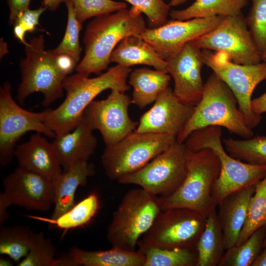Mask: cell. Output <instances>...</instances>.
Wrapping results in <instances>:
<instances>
[{
  "label": "cell",
  "instance_id": "cell-2",
  "mask_svg": "<svg viewBox=\"0 0 266 266\" xmlns=\"http://www.w3.org/2000/svg\"><path fill=\"white\" fill-rule=\"evenodd\" d=\"M141 14L132 6L94 18L84 33V55L76 67L77 72L89 76L106 69L118 44L128 36L141 34L147 29Z\"/></svg>",
  "mask_w": 266,
  "mask_h": 266
},
{
  "label": "cell",
  "instance_id": "cell-13",
  "mask_svg": "<svg viewBox=\"0 0 266 266\" xmlns=\"http://www.w3.org/2000/svg\"><path fill=\"white\" fill-rule=\"evenodd\" d=\"M193 41L200 49L224 53L236 64L253 65L262 61L242 13L223 16L213 30Z\"/></svg>",
  "mask_w": 266,
  "mask_h": 266
},
{
  "label": "cell",
  "instance_id": "cell-1",
  "mask_svg": "<svg viewBox=\"0 0 266 266\" xmlns=\"http://www.w3.org/2000/svg\"><path fill=\"white\" fill-rule=\"evenodd\" d=\"M132 70L131 67L117 64L93 78L78 72L66 76L63 81L66 98L56 108L46 110L45 124L56 136L70 131L82 120L86 107L102 92L128 91L130 86L127 80Z\"/></svg>",
  "mask_w": 266,
  "mask_h": 266
},
{
  "label": "cell",
  "instance_id": "cell-42",
  "mask_svg": "<svg viewBox=\"0 0 266 266\" xmlns=\"http://www.w3.org/2000/svg\"><path fill=\"white\" fill-rule=\"evenodd\" d=\"M251 108L253 111L258 115L266 112V92L252 100Z\"/></svg>",
  "mask_w": 266,
  "mask_h": 266
},
{
  "label": "cell",
  "instance_id": "cell-39",
  "mask_svg": "<svg viewBox=\"0 0 266 266\" xmlns=\"http://www.w3.org/2000/svg\"><path fill=\"white\" fill-rule=\"evenodd\" d=\"M46 10L43 5L35 9L28 8L17 16L13 25H20L26 33L33 32L39 24V17Z\"/></svg>",
  "mask_w": 266,
  "mask_h": 266
},
{
  "label": "cell",
  "instance_id": "cell-18",
  "mask_svg": "<svg viewBox=\"0 0 266 266\" xmlns=\"http://www.w3.org/2000/svg\"><path fill=\"white\" fill-rule=\"evenodd\" d=\"M194 108L179 100L168 86L140 117L135 131L168 134L176 138Z\"/></svg>",
  "mask_w": 266,
  "mask_h": 266
},
{
  "label": "cell",
  "instance_id": "cell-12",
  "mask_svg": "<svg viewBox=\"0 0 266 266\" xmlns=\"http://www.w3.org/2000/svg\"><path fill=\"white\" fill-rule=\"evenodd\" d=\"M46 110L33 112L20 107L11 94V85L5 82L0 89V163L8 165L14 156L17 141L29 132L55 138L45 123Z\"/></svg>",
  "mask_w": 266,
  "mask_h": 266
},
{
  "label": "cell",
  "instance_id": "cell-26",
  "mask_svg": "<svg viewBox=\"0 0 266 266\" xmlns=\"http://www.w3.org/2000/svg\"><path fill=\"white\" fill-rule=\"evenodd\" d=\"M196 249L197 266H218L226 250L224 235L216 209L207 216L205 226Z\"/></svg>",
  "mask_w": 266,
  "mask_h": 266
},
{
  "label": "cell",
  "instance_id": "cell-31",
  "mask_svg": "<svg viewBox=\"0 0 266 266\" xmlns=\"http://www.w3.org/2000/svg\"><path fill=\"white\" fill-rule=\"evenodd\" d=\"M266 231L263 226L241 244L226 250L218 266H251L263 248Z\"/></svg>",
  "mask_w": 266,
  "mask_h": 266
},
{
  "label": "cell",
  "instance_id": "cell-24",
  "mask_svg": "<svg viewBox=\"0 0 266 266\" xmlns=\"http://www.w3.org/2000/svg\"><path fill=\"white\" fill-rule=\"evenodd\" d=\"M129 84L133 88L132 103L140 109L155 102L169 86L171 76L167 71L143 67L132 70Z\"/></svg>",
  "mask_w": 266,
  "mask_h": 266
},
{
  "label": "cell",
  "instance_id": "cell-17",
  "mask_svg": "<svg viewBox=\"0 0 266 266\" xmlns=\"http://www.w3.org/2000/svg\"><path fill=\"white\" fill-rule=\"evenodd\" d=\"M165 61L167 72L174 80V95L186 104L197 105L204 87L201 73L204 65L201 49L192 40Z\"/></svg>",
  "mask_w": 266,
  "mask_h": 266
},
{
  "label": "cell",
  "instance_id": "cell-34",
  "mask_svg": "<svg viewBox=\"0 0 266 266\" xmlns=\"http://www.w3.org/2000/svg\"><path fill=\"white\" fill-rule=\"evenodd\" d=\"M65 3L67 11L66 27L62 40L53 51L56 55L67 54L78 63L82 50L79 43V33L82 24L76 17L71 0H66Z\"/></svg>",
  "mask_w": 266,
  "mask_h": 266
},
{
  "label": "cell",
  "instance_id": "cell-40",
  "mask_svg": "<svg viewBox=\"0 0 266 266\" xmlns=\"http://www.w3.org/2000/svg\"><path fill=\"white\" fill-rule=\"evenodd\" d=\"M55 64L60 72L64 76L72 72L77 62L67 54H55Z\"/></svg>",
  "mask_w": 266,
  "mask_h": 266
},
{
  "label": "cell",
  "instance_id": "cell-25",
  "mask_svg": "<svg viewBox=\"0 0 266 266\" xmlns=\"http://www.w3.org/2000/svg\"><path fill=\"white\" fill-rule=\"evenodd\" d=\"M68 255L75 266H144L145 257L134 251L112 247L104 251H87L72 247Z\"/></svg>",
  "mask_w": 266,
  "mask_h": 266
},
{
  "label": "cell",
  "instance_id": "cell-14",
  "mask_svg": "<svg viewBox=\"0 0 266 266\" xmlns=\"http://www.w3.org/2000/svg\"><path fill=\"white\" fill-rule=\"evenodd\" d=\"M131 98L117 90L107 97L94 100L85 109L83 117L93 130H98L105 146L113 145L135 131L138 122L132 120L128 112Z\"/></svg>",
  "mask_w": 266,
  "mask_h": 266
},
{
  "label": "cell",
  "instance_id": "cell-9",
  "mask_svg": "<svg viewBox=\"0 0 266 266\" xmlns=\"http://www.w3.org/2000/svg\"><path fill=\"white\" fill-rule=\"evenodd\" d=\"M204 65L211 68L230 88L236 98L238 107L249 128L253 129L262 120L251 108L252 95L255 88L266 79V62L241 65L232 61L222 52L212 53L202 50Z\"/></svg>",
  "mask_w": 266,
  "mask_h": 266
},
{
  "label": "cell",
  "instance_id": "cell-7",
  "mask_svg": "<svg viewBox=\"0 0 266 266\" xmlns=\"http://www.w3.org/2000/svg\"><path fill=\"white\" fill-rule=\"evenodd\" d=\"M24 46L25 56L20 63L21 80L16 99L22 104L31 94L40 92L43 95L42 104L47 107L64 96L66 77L56 66L53 49H45L42 35L33 37Z\"/></svg>",
  "mask_w": 266,
  "mask_h": 266
},
{
  "label": "cell",
  "instance_id": "cell-32",
  "mask_svg": "<svg viewBox=\"0 0 266 266\" xmlns=\"http://www.w3.org/2000/svg\"><path fill=\"white\" fill-rule=\"evenodd\" d=\"M223 143L232 157L251 164L266 165V135L244 139L227 138Z\"/></svg>",
  "mask_w": 266,
  "mask_h": 266
},
{
  "label": "cell",
  "instance_id": "cell-28",
  "mask_svg": "<svg viewBox=\"0 0 266 266\" xmlns=\"http://www.w3.org/2000/svg\"><path fill=\"white\" fill-rule=\"evenodd\" d=\"M137 247L145 257L144 266H197L196 248H162L145 243L140 239Z\"/></svg>",
  "mask_w": 266,
  "mask_h": 266
},
{
  "label": "cell",
  "instance_id": "cell-43",
  "mask_svg": "<svg viewBox=\"0 0 266 266\" xmlns=\"http://www.w3.org/2000/svg\"><path fill=\"white\" fill-rule=\"evenodd\" d=\"M10 206L2 193H0V224L1 225L8 218L7 208Z\"/></svg>",
  "mask_w": 266,
  "mask_h": 266
},
{
  "label": "cell",
  "instance_id": "cell-37",
  "mask_svg": "<svg viewBox=\"0 0 266 266\" xmlns=\"http://www.w3.org/2000/svg\"><path fill=\"white\" fill-rule=\"evenodd\" d=\"M246 22L253 40L261 55L266 52V0H252Z\"/></svg>",
  "mask_w": 266,
  "mask_h": 266
},
{
  "label": "cell",
  "instance_id": "cell-8",
  "mask_svg": "<svg viewBox=\"0 0 266 266\" xmlns=\"http://www.w3.org/2000/svg\"><path fill=\"white\" fill-rule=\"evenodd\" d=\"M176 140L168 134L135 131L117 143L105 147L101 157L105 173L118 181L144 166Z\"/></svg>",
  "mask_w": 266,
  "mask_h": 266
},
{
  "label": "cell",
  "instance_id": "cell-20",
  "mask_svg": "<svg viewBox=\"0 0 266 266\" xmlns=\"http://www.w3.org/2000/svg\"><path fill=\"white\" fill-rule=\"evenodd\" d=\"M43 135L35 133L27 141L17 145L14 156L19 166L53 179L63 170L52 142Z\"/></svg>",
  "mask_w": 266,
  "mask_h": 266
},
{
  "label": "cell",
  "instance_id": "cell-29",
  "mask_svg": "<svg viewBox=\"0 0 266 266\" xmlns=\"http://www.w3.org/2000/svg\"><path fill=\"white\" fill-rule=\"evenodd\" d=\"M99 207L98 195L92 193L56 219L32 217L53 224L61 229L70 230L89 223L96 215Z\"/></svg>",
  "mask_w": 266,
  "mask_h": 266
},
{
  "label": "cell",
  "instance_id": "cell-35",
  "mask_svg": "<svg viewBox=\"0 0 266 266\" xmlns=\"http://www.w3.org/2000/svg\"><path fill=\"white\" fill-rule=\"evenodd\" d=\"M56 249L51 240L41 232L35 233L28 255L20 261L18 266H56Z\"/></svg>",
  "mask_w": 266,
  "mask_h": 266
},
{
  "label": "cell",
  "instance_id": "cell-48",
  "mask_svg": "<svg viewBox=\"0 0 266 266\" xmlns=\"http://www.w3.org/2000/svg\"><path fill=\"white\" fill-rule=\"evenodd\" d=\"M261 57H262V61H264V62H266V52H265L264 53H263L261 55Z\"/></svg>",
  "mask_w": 266,
  "mask_h": 266
},
{
  "label": "cell",
  "instance_id": "cell-45",
  "mask_svg": "<svg viewBox=\"0 0 266 266\" xmlns=\"http://www.w3.org/2000/svg\"><path fill=\"white\" fill-rule=\"evenodd\" d=\"M251 266H266V247L253 263Z\"/></svg>",
  "mask_w": 266,
  "mask_h": 266
},
{
  "label": "cell",
  "instance_id": "cell-50",
  "mask_svg": "<svg viewBox=\"0 0 266 266\" xmlns=\"http://www.w3.org/2000/svg\"></svg>",
  "mask_w": 266,
  "mask_h": 266
},
{
  "label": "cell",
  "instance_id": "cell-38",
  "mask_svg": "<svg viewBox=\"0 0 266 266\" xmlns=\"http://www.w3.org/2000/svg\"><path fill=\"white\" fill-rule=\"evenodd\" d=\"M124 0L146 16L149 28L160 27L168 21L170 7L164 0Z\"/></svg>",
  "mask_w": 266,
  "mask_h": 266
},
{
  "label": "cell",
  "instance_id": "cell-15",
  "mask_svg": "<svg viewBox=\"0 0 266 266\" xmlns=\"http://www.w3.org/2000/svg\"><path fill=\"white\" fill-rule=\"evenodd\" d=\"M223 16L168 20L165 24L149 28L140 34L164 60L175 54L188 42L213 30Z\"/></svg>",
  "mask_w": 266,
  "mask_h": 266
},
{
  "label": "cell",
  "instance_id": "cell-16",
  "mask_svg": "<svg viewBox=\"0 0 266 266\" xmlns=\"http://www.w3.org/2000/svg\"><path fill=\"white\" fill-rule=\"evenodd\" d=\"M3 196L10 205L45 211L54 203L52 179L19 166L3 180Z\"/></svg>",
  "mask_w": 266,
  "mask_h": 266
},
{
  "label": "cell",
  "instance_id": "cell-33",
  "mask_svg": "<svg viewBox=\"0 0 266 266\" xmlns=\"http://www.w3.org/2000/svg\"><path fill=\"white\" fill-rule=\"evenodd\" d=\"M266 226V175L255 185L245 223L235 245H239L259 228Z\"/></svg>",
  "mask_w": 266,
  "mask_h": 266
},
{
  "label": "cell",
  "instance_id": "cell-4",
  "mask_svg": "<svg viewBox=\"0 0 266 266\" xmlns=\"http://www.w3.org/2000/svg\"><path fill=\"white\" fill-rule=\"evenodd\" d=\"M187 171L180 186L173 194L159 197L162 210L183 207L207 216L218 205L212 196V186L220 173L217 155L210 149H188Z\"/></svg>",
  "mask_w": 266,
  "mask_h": 266
},
{
  "label": "cell",
  "instance_id": "cell-11",
  "mask_svg": "<svg viewBox=\"0 0 266 266\" xmlns=\"http://www.w3.org/2000/svg\"><path fill=\"white\" fill-rule=\"evenodd\" d=\"M206 219L205 215L187 208L162 210L140 239L162 248H196Z\"/></svg>",
  "mask_w": 266,
  "mask_h": 266
},
{
  "label": "cell",
  "instance_id": "cell-49",
  "mask_svg": "<svg viewBox=\"0 0 266 266\" xmlns=\"http://www.w3.org/2000/svg\"><path fill=\"white\" fill-rule=\"evenodd\" d=\"M266 247V231L265 233V239L263 243V248Z\"/></svg>",
  "mask_w": 266,
  "mask_h": 266
},
{
  "label": "cell",
  "instance_id": "cell-47",
  "mask_svg": "<svg viewBox=\"0 0 266 266\" xmlns=\"http://www.w3.org/2000/svg\"><path fill=\"white\" fill-rule=\"evenodd\" d=\"M188 0H170L168 3L170 7H176L183 4Z\"/></svg>",
  "mask_w": 266,
  "mask_h": 266
},
{
  "label": "cell",
  "instance_id": "cell-30",
  "mask_svg": "<svg viewBox=\"0 0 266 266\" xmlns=\"http://www.w3.org/2000/svg\"><path fill=\"white\" fill-rule=\"evenodd\" d=\"M35 233L29 228L19 225L0 229V254L19 262L29 253Z\"/></svg>",
  "mask_w": 266,
  "mask_h": 266
},
{
  "label": "cell",
  "instance_id": "cell-41",
  "mask_svg": "<svg viewBox=\"0 0 266 266\" xmlns=\"http://www.w3.org/2000/svg\"><path fill=\"white\" fill-rule=\"evenodd\" d=\"M9 7V23L13 25L17 16L22 12L29 8L31 0H6Z\"/></svg>",
  "mask_w": 266,
  "mask_h": 266
},
{
  "label": "cell",
  "instance_id": "cell-21",
  "mask_svg": "<svg viewBox=\"0 0 266 266\" xmlns=\"http://www.w3.org/2000/svg\"><path fill=\"white\" fill-rule=\"evenodd\" d=\"M254 192L255 185L244 188L228 195L218 203L217 217L223 232L226 250L235 245Z\"/></svg>",
  "mask_w": 266,
  "mask_h": 266
},
{
  "label": "cell",
  "instance_id": "cell-10",
  "mask_svg": "<svg viewBox=\"0 0 266 266\" xmlns=\"http://www.w3.org/2000/svg\"><path fill=\"white\" fill-rule=\"evenodd\" d=\"M188 149L176 140L140 169L117 181L134 184L159 197L175 192L183 183L187 171Z\"/></svg>",
  "mask_w": 266,
  "mask_h": 266
},
{
  "label": "cell",
  "instance_id": "cell-23",
  "mask_svg": "<svg viewBox=\"0 0 266 266\" xmlns=\"http://www.w3.org/2000/svg\"><path fill=\"white\" fill-rule=\"evenodd\" d=\"M110 62L129 67L146 65L167 71L166 61L140 35H131L123 39L112 52Z\"/></svg>",
  "mask_w": 266,
  "mask_h": 266
},
{
  "label": "cell",
  "instance_id": "cell-19",
  "mask_svg": "<svg viewBox=\"0 0 266 266\" xmlns=\"http://www.w3.org/2000/svg\"><path fill=\"white\" fill-rule=\"evenodd\" d=\"M93 131L83 117L73 129L54 138L52 143L63 171L79 162L88 161L94 153L98 140Z\"/></svg>",
  "mask_w": 266,
  "mask_h": 266
},
{
  "label": "cell",
  "instance_id": "cell-44",
  "mask_svg": "<svg viewBox=\"0 0 266 266\" xmlns=\"http://www.w3.org/2000/svg\"><path fill=\"white\" fill-rule=\"evenodd\" d=\"M66 0H43L42 5L45 6L47 10L54 11L56 10L63 3L65 2Z\"/></svg>",
  "mask_w": 266,
  "mask_h": 266
},
{
  "label": "cell",
  "instance_id": "cell-46",
  "mask_svg": "<svg viewBox=\"0 0 266 266\" xmlns=\"http://www.w3.org/2000/svg\"><path fill=\"white\" fill-rule=\"evenodd\" d=\"M13 261L11 258H1L0 259V266H12Z\"/></svg>",
  "mask_w": 266,
  "mask_h": 266
},
{
  "label": "cell",
  "instance_id": "cell-22",
  "mask_svg": "<svg viewBox=\"0 0 266 266\" xmlns=\"http://www.w3.org/2000/svg\"><path fill=\"white\" fill-rule=\"evenodd\" d=\"M93 173L88 161H81L52 179L54 207L50 218H57L75 204V194L78 187L86 185L88 178Z\"/></svg>",
  "mask_w": 266,
  "mask_h": 266
},
{
  "label": "cell",
  "instance_id": "cell-3",
  "mask_svg": "<svg viewBox=\"0 0 266 266\" xmlns=\"http://www.w3.org/2000/svg\"><path fill=\"white\" fill-rule=\"evenodd\" d=\"M237 103L230 88L213 72L204 84L201 99L177 136L176 141L184 143L193 132L210 126L224 127L244 138L253 136V129L246 124Z\"/></svg>",
  "mask_w": 266,
  "mask_h": 266
},
{
  "label": "cell",
  "instance_id": "cell-36",
  "mask_svg": "<svg viewBox=\"0 0 266 266\" xmlns=\"http://www.w3.org/2000/svg\"><path fill=\"white\" fill-rule=\"evenodd\" d=\"M76 17L82 24L91 18L113 13L127 8L125 2L113 0H71Z\"/></svg>",
  "mask_w": 266,
  "mask_h": 266
},
{
  "label": "cell",
  "instance_id": "cell-5",
  "mask_svg": "<svg viewBox=\"0 0 266 266\" xmlns=\"http://www.w3.org/2000/svg\"><path fill=\"white\" fill-rule=\"evenodd\" d=\"M221 138V127L210 126L193 132L184 142L191 151L209 148L217 155L221 170L211 192L217 204L232 193L255 185L266 175V165L251 164L230 156L224 148Z\"/></svg>",
  "mask_w": 266,
  "mask_h": 266
},
{
  "label": "cell",
  "instance_id": "cell-6",
  "mask_svg": "<svg viewBox=\"0 0 266 266\" xmlns=\"http://www.w3.org/2000/svg\"><path fill=\"white\" fill-rule=\"evenodd\" d=\"M162 211L159 197L143 189L127 192L114 212L106 237L112 247L134 251Z\"/></svg>",
  "mask_w": 266,
  "mask_h": 266
},
{
  "label": "cell",
  "instance_id": "cell-27",
  "mask_svg": "<svg viewBox=\"0 0 266 266\" xmlns=\"http://www.w3.org/2000/svg\"><path fill=\"white\" fill-rule=\"evenodd\" d=\"M247 0H196L189 7L181 10H171L172 20H188L194 18L217 16H233L242 13Z\"/></svg>",
  "mask_w": 266,
  "mask_h": 266
}]
</instances>
